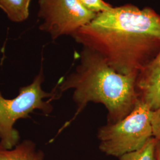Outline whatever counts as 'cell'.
<instances>
[{"mask_svg": "<svg viewBox=\"0 0 160 160\" xmlns=\"http://www.w3.org/2000/svg\"><path fill=\"white\" fill-rule=\"evenodd\" d=\"M72 38L123 75H138L160 50V16L132 4L97 13Z\"/></svg>", "mask_w": 160, "mask_h": 160, "instance_id": "obj_1", "label": "cell"}, {"mask_svg": "<svg viewBox=\"0 0 160 160\" xmlns=\"http://www.w3.org/2000/svg\"><path fill=\"white\" fill-rule=\"evenodd\" d=\"M80 63L75 70L56 87L61 94L73 90L72 98L77 105L74 117L59 133L71 124L90 102L101 103L108 110V123L123 119L134 109L139 100L137 90V75L118 72L97 52L83 48Z\"/></svg>", "mask_w": 160, "mask_h": 160, "instance_id": "obj_2", "label": "cell"}, {"mask_svg": "<svg viewBox=\"0 0 160 160\" xmlns=\"http://www.w3.org/2000/svg\"><path fill=\"white\" fill-rule=\"evenodd\" d=\"M44 81L43 68L31 84L22 87L13 98H6L0 92V145L12 149L20 143L19 132L14 128L17 120L27 119L29 115L39 110L45 114L53 110L52 100L57 98L58 92L55 87L47 92L42 87Z\"/></svg>", "mask_w": 160, "mask_h": 160, "instance_id": "obj_3", "label": "cell"}, {"mask_svg": "<svg viewBox=\"0 0 160 160\" xmlns=\"http://www.w3.org/2000/svg\"><path fill=\"white\" fill-rule=\"evenodd\" d=\"M152 110L140 100L123 119L107 123L98 131L100 150L107 155L120 156L142 147L152 137Z\"/></svg>", "mask_w": 160, "mask_h": 160, "instance_id": "obj_4", "label": "cell"}, {"mask_svg": "<svg viewBox=\"0 0 160 160\" xmlns=\"http://www.w3.org/2000/svg\"><path fill=\"white\" fill-rule=\"evenodd\" d=\"M38 4V16L42 21L39 29L53 40L63 36H72L96 15L78 0H39Z\"/></svg>", "mask_w": 160, "mask_h": 160, "instance_id": "obj_5", "label": "cell"}, {"mask_svg": "<svg viewBox=\"0 0 160 160\" xmlns=\"http://www.w3.org/2000/svg\"><path fill=\"white\" fill-rule=\"evenodd\" d=\"M139 98L152 110L160 107V50L156 57L138 75Z\"/></svg>", "mask_w": 160, "mask_h": 160, "instance_id": "obj_6", "label": "cell"}, {"mask_svg": "<svg viewBox=\"0 0 160 160\" xmlns=\"http://www.w3.org/2000/svg\"><path fill=\"white\" fill-rule=\"evenodd\" d=\"M0 160H45V155L33 141L26 139L12 149L0 145Z\"/></svg>", "mask_w": 160, "mask_h": 160, "instance_id": "obj_7", "label": "cell"}, {"mask_svg": "<svg viewBox=\"0 0 160 160\" xmlns=\"http://www.w3.org/2000/svg\"><path fill=\"white\" fill-rule=\"evenodd\" d=\"M32 0H0V9L14 23H22L29 17Z\"/></svg>", "mask_w": 160, "mask_h": 160, "instance_id": "obj_8", "label": "cell"}, {"mask_svg": "<svg viewBox=\"0 0 160 160\" xmlns=\"http://www.w3.org/2000/svg\"><path fill=\"white\" fill-rule=\"evenodd\" d=\"M158 142V140L152 137L142 147L121 155L119 160H157V148Z\"/></svg>", "mask_w": 160, "mask_h": 160, "instance_id": "obj_9", "label": "cell"}, {"mask_svg": "<svg viewBox=\"0 0 160 160\" xmlns=\"http://www.w3.org/2000/svg\"><path fill=\"white\" fill-rule=\"evenodd\" d=\"M88 10L96 14L106 11L113 7L104 0H78Z\"/></svg>", "mask_w": 160, "mask_h": 160, "instance_id": "obj_10", "label": "cell"}, {"mask_svg": "<svg viewBox=\"0 0 160 160\" xmlns=\"http://www.w3.org/2000/svg\"><path fill=\"white\" fill-rule=\"evenodd\" d=\"M151 125L152 137L160 142V107L152 111Z\"/></svg>", "mask_w": 160, "mask_h": 160, "instance_id": "obj_11", "label": "cell"}, {"mask_svg": "<svg viewBox=\"0 0 160 160\" xmlns=\"http://www.w3.org/2000/svg\"><path fill=\"white\" fill-rule=\"evenodd\" d=\"M157 160H160V142L158 143L157 148Z\"/></svg>", "mask_w": 160, "mask_h": 160, "instance_id": "obj_12", "label": "cell"}]
</instances>
